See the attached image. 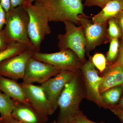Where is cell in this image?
Instances as JSON below:
<instances>
[{
	"instance_id": "obj_27",
	"label": "cell",
	"mask_w": 123,
	"mask_h": 123,
	"mask_svg": "<svg viewBox=\"0 0 123 123\" xmlns=\"http://www.w3.org/2000/svg\"><path fill=\"white\" fill-rule=\"evenodd\" d=\"M109 109L116 115L121 120L123 123V109L120 106H112L110 107Z\"/></svg>"
},
{
	"instance_id": "obj_15",
	"label": "cell",
	"mask_w": 123,
	"mask_h": 123,
	"mask_svg": "<svg viewBox=\"0 0 123 123\" xmlns=\"http://www.w3.org/2000/svg\"><path fill=\"white\" fill-rule=\"evenodd\" d=\"M0 90L14 100L30 104L26 98L21 84L17 81L0 75Z\"/></svg>"
},
{
	"instance_id": "obj_33",
	"label": "cell",
	"mask_w": 123,
	"mask_h": 123,
	"mask_svg": "<svg viewBox=\"0 0 123 123\" xmlns=\"http://www.w3.org/2000/svg\"><path fill=\"white\" fill-rule=\"evenodd\" d=\"M35 0H26V3L25 7H26L31 4H33V2Z\"/></svg>"
},
{
	"instance_id": "obj_4",
	"label": "cell",
	"mask_w": 123,
	"mask_h": 123,
	"mask_svg": "<svg viewBox=\"0 0 123 123\" xmlns=\"http://www.w3.org/2000/svg\"><path fill=\"white\" fill-rule=\"evenodd\" d=\"M65 33L57 36L58 46L60 50L70 49L75 52L82 64L86 62L85 58L86 40L83 27L81 25L76 26L68 21L64 22Z\"/></svg>"
},
{
	"instance_id": "obj_20",
	"label": "cell",
	"mask_w": 123,
	"mask_h": 123,
	"mask_svg": "<svg viewBox=\"0 0 123 123\" xmlns=\"http://www.w3.org/2000/svg\"><path fill=\"white\" fill-rule=\"evenodd\" d=\"M109 50L107 54V62L111 63L116 59L119 51L120 45L119 39L114 38L110 41Z\"/></svg>"
},
{
	"instance_id": "obj_16",
	"label": "cell",
	"mask_w": 123,
	"mask_h": 123,
	"mask_svg": "<svg viewBox=\"0 0 123 123\" xmlns=\"http://www.w3.org/2000/svg\"><path fill=\"white\" fill-rule=\"evenodd\" d=\"M123 10L122 0H112L108 3L99 12L93 17L92 22L98 24L107 23L109 19L115 18Z\"/></svg>"
},
{
	"instance_id": "obj_13",
	"label": "cell",
	"mask_w": 123,
	"mask_h": 123,
	"mask_svg": "<svg viewBox=\"0 0 123 123\" xmlns=\"http://www.w3.org/2000/svg\"><path fill=\"white\" fill-rule=\"evenodd\" d=\"M13 100L14 104L12 115L18 121L22 123H47L48 116L30 104Z\"/></svg>"
},
{
	"instance_id": "obj_21",
	"label": "cell",
	"mask_w": 123,
	"mask_h": 123,
	"mask_svg": "<svg viewBox=\"0 0 123 123\" xmlns=\"http://www.w3.org/2000/svg\"><path fill=\"white\" fill-rule=\"evenodd\" d=\"M108 25L107 35L110 42L112 39L121 37V31L114 18H111L108 20Z\"/></svg>"
},
{
	"instance_id": "obj_11",
	"label": "cell",
	"mask_w": 123,
	"mask_h": 123,
	"mask_svg": "<svg viewBox=\"0 0 123 123\" xmlns=\"http://www.w3.org/2000/svg\"><path fill=\"white\" fill-rule=\"evenodd\" d=\"M78 70L62 71L55 77L50 78L40 85L55 111L58 107V99L65 85Z\"/></svg>"
},
{
	"instance_id": "obj_1",
	"label": "cell",
	"mask_w": 123,
	"mask_h": 123,
	"mask_svg": "<svg viewBox=\"0 0 123 123\" xmlns=\"http://www.w3.org/2000/svg\"><path fill=\"white\" fill-rule=\"evenodd\" d=\"M86 91L80 69L65 85L58 99L60 112L58 122H75L83 114L80 104L86 98Z\"/></svg>"
},
{
	"instance_id": "obj_7",
	"label": "cell",
	"mask_w": 123,
	"mask_h": 123,
	"mask_svg": "<svg viewBox=\"0 0 123 123\" xmlns=\"http://www.w3.org/2000/svg\"><path fill=\"white\" fill-rule=\"evenodd\" d=\"M32 57L63 71L78 70L83 64L76 54L70 49L51 53L35 51Z\"/></svg>"
},
{
	"instance_id": "obj_3",
	"label": "cell",
	"mask_w": 123,
	"mask_h": 123,
	"mask_svg": "<svg viewBox=\"0 0 123 123\" xmlns=\"http://www.w3.org/2000/svg\"><path fill=\"white\" fill-rule=\"evenodd\" d=\"M29 14L25 6L11 7L6 12L5 29L9 44L18 42L34 49L29 37Z\"/></svg>"
},
{
	"instance_id": "obj_10",
	"label": "cell",
	"mask_w": 123,
	"mask_h": 123,
	"mask_svg": "<svg viewBox=\"0 0 123 123\" xmlns=\"http://www.w3.org/2000/svg\"><path fill=\"white\" fill-rule=\"evenodd\" d=\"M62 71L51 65L31 57L27 64L25 75L22 79L23 82L42 84Z\"/></svg>"
},
{
	"instance_id": "obj_8",
	"label": "cell",
	"mask_w": 123,
	"mask_h": 123,
	"mask_svg": "<svg viewBox=\"0 0 123 123\" xmlns=\"http://www.w3.org/2000/svg\"><path fill=\"white\" fill-rule=\"evenodd\" d=\"M80 69L82 74L86 91V99L93 102L99 107L107 108L103 102L99 88L103 77L99 76L91 60V57L82 64Z\"/></svg>"
},
{
	"instance_id": "obj_24",
	"label": "cell",
	"mask_w": 123,
	"mask_h": 123,
	"mask_svg": "<svg viewBox=\"0 0 123 123\" xmlns=\"http://www.w3.org/2000/svg\"><path fill=\"white\" fill-rule=\"evenodd\" d=\"M5 29L0 31V52L7 49L9 46Z\"/></svg>"
},
{
	"instance_id": "obj_12",
	"label": "cell",
	"mask_w": 123,
	"mask_h": 123,
	"mask_svg": "<svg viewBox=\"0 0 123 123\" xmlns=\"http://www.w3.org/2000/svg\"><path fill=\"white\" fill-rule=\"evenodd\" d=\"M21 84L26 98L31 105L45 115L53 114L55 111L46 93L40 86L23 82Z\"/></svg>"
},
{
	"instance_id": "obj_28",
	"label": "cell",
	"mask_w": 123,
	"mask_h": 123,
	"mask_svg": "<svg viewBox=\"0 0 123 123\" xmlns=\"http://www.w3.org/2000/svg\"><path fill=\"white\" fill-rule=\"evenodd\" d=\"M6 20V12L0 4V31L2 30L3 26L5 24Z\"/></svg>"
},
{
	"instance_id": "obj_29",
	"label": "cell",
	"mask_w": 123,
	"mask_h": 123,
	"mask_svg": "<svg viewBox=\"0 0 123 123\" xmlns=\"http://www.w3.org/2000/svg\"><path fill=\"white\" fill-rule=\"evenodd\" d=\"M26 0H11V7L14 8L18 6H25Z\"/></svg>"
},
{
	"instance_id": "obj_17",
	"label": "cell",
	"mask_w": 123,
	"mask_h": 123,
	"mask_svg": "<svg viewBox=\"0 0 123 123\" xmlns=\"http://www.w3.org/2000/svg\"><path fill=\"white\" fill-rule=\"evenodd\" d=\"M123 91V85H119L107 90L101 93L102 100L107 108L118 102Z\"/></svg>"
},
{
	"instance_id": "obj_2",
	"label": "cell",
	"mask_w": 123,
	"mask_h": 123,
	"mask_svg": "<svg viewBox=\"0 0 123 123\" xmlns=\"http://www.w3.org/2000/svg\"><path fill=\"white\" fill-rule=\"evenodd\" d=\"M82 0H35L34 5L46 15L49 21H68L80 25L79 15H84Z\"/></svg>"
},
{
	"instance_id": "obj_22",
	"label": "cell",
	"mask_w": 123,
	"mask_h": 123,
	"mask_svg": "<svg viewBox=\"0 0 123 123\" xmlns=\"http://www.w3.org/2000/svg\"><path fill=\"white\" fill-rule=\"evenodd\" d=\"M91 60L95 67L98 69L101 73L105 70L107 62L106 59L103 54L101 53H95L91 57Z\"/></svg>"
},
{
	"instance_id": "obj_9",
	"label": "cell",
	"mask_w": 123,
	"mask_h": 123,
	"mask_svg": "<svg viewBox=\"0 0 123 123\" xmlns=\"http://www.w3.org/2000/svg\"><path fill=\"white\" fill-rule=\"evenodd\" d=\"M35 51L34 49L28 48L22 53L1 62L0 75L16 81L23 79L27 62Z\"/></svg>"
},
{
	"instance_id": "obj_23",
	"label": "cell",
	"mask_w": 123,
	"mask_h": 123,
	"mask_svg": "<svg viewBox=\"0 0 123 123\" xmlns=\"http://www.w3.org/2000/svg\"><path fill=\"white\" fill-rule=\"evenodd\" d=\"M111 0H85L84 6L88 7L97 6L102 9Z\"/></svg>"
},
{
	"instance_id": "obj_34",
	"label": "cell",
	"mask_w": 123,
	"mask_h": 123,
	"mask_svg": "<svg viewBox=\"0 0 123 123\" xmlns=\"http://www.w3.org/2000/svg\"><path fill=\"white\" fill-rule=\"evenodd\" d=\"M50 123H76L75 122H69V121H65V122H58V121H54V122Z\"/></svg>"
},
{
	"instance_id": "obj_14",
	"label": "cell",
	"mask_w": 123,
	"mask_h": 123,
	"mask_svg": "<svg viewBox=\"0 0 123 123\" xmlns=\"http://www.w3.org/2000/svg\"><path fill=\"white\" fill-rule=\"evenodd\" d=\"M99 88L100 94L108 89L123 84V66L116 62L106 69Z\"/></svg>"
},
{
	"instance_id": "obj_30",
	"label": "cell",
	"mask_w": 123,
	"mask_h": 123,
	"mask_svg": "<svg viewBox=\"0 0 123 123\" xmlns=\"http://www.w3.org/2000/svg\"><path fill=\"white\" fill-rule=\"evenodd\" d=\"M0 4L6 12H8L11 8V0H0Z\"/></svg>"
},
{
	"instance_id": "obj_31",
	"label": "cell",
	"mask_w": 123,
	"mask_h": 123,
	"mask_svg": "<svg viewBox=\"0 0 123 123\" xmlns=\"http://www.w3.org/2000/svg\"><path fill=\"white\" fill-rule=\"evenodd\" d=\"M75 122L76 123H98L90 120L83 114L78 118Z\"/></svg>"
},
{
	"instance_id": "obj_18",
	"label": "cell",
	"mask_w": 123,
	"mask_h": 123,
	"mask_svg": "<svg viewBox=\"0 0 123 123\" xmlns=\"http://www.w3.org/2000/svg\"><path fill=\"white\" fill-rule=\"evenodd\" d=\"M27 48L26 46L18 42L10 43L7 49L0 52V63L8 58L22 53Z\"/></svg>"
},
{
	"instance_id": "obj_26",
	"label": "cell",
	"mask_w": 123,
	"mask_h": 123,
	"mask_svg": "<svg viewBox=\"0 0 123 123\" xmlns=\"http://www.w3.org/2000/svg\"><path fill=\"white\" fill-rule=\"evenodd\" d=\"M114 18L121 31L122 35L121 38L122 39H123V10Z\"/></svg>"
},
{
	"instance_id": "obj_5",
	"label": "cell",
	"mask_w": 123,
	"mask_h": 123,
	"mask_svg": "<svg viewBox=\"0 0 123 123\" xmlns=\"http://www.w3.org/2000/svg\"><path fill=\"white\" fill-rule=\"evenodd\" d=\"M29 16L28 34L36 51L40 52L46 36L51 31L48 18L39 9L32 4L26 7Z\"/></svg>"
},
{
	"instance_id": "obj_36",
	"label": "cell",
	"mask_w": 123,
	"mask_h": 123,
	"mask_svg": "<svg viewBox=\"0 0 123 123\" xmlns=\"http://www.w3.org/2000/svg\"><path fill=\"white\" fill-rule=\"evenodd\" d=\"M122 1H123V0H122Z\"/></svg>"
},
{
	"instance_id": "obj_6",
	"label": "cell",
	"mask_w": 123,
	"mask_h": 123,
	"mask_svg": "<svg viewBox=\"0 0 123 123\" xmlns=\"http://www.w3.org/2000/svg\"><path fill=\"white\" fill-rule=\"evenodd\" d=\"M79 18L80 25L83 27L85 36L86 54L89 57L90 52L96 47L110 42L107 35L108 23H94L85 14L79 15Z\"/></svg>"
},
{
	"instance_id": "obj_25",
	"label": "cell",
	"mask_w": 123,
	"mask_h": 123,
	"mask_svg": "<svg viewBox=\"0 0 123 123\" xmlns=\"http://www.w3.org/2000/svg\"><path fill=\"white\" fill-rule=\"evenodd\" d=\"M0 123H22L15 119L12 114L5 116H1Z\"/></svg>"
},
{
	"instance_id": "obj_19",
	"label": "cell",
	"mask_w": 123,
	"mask_h": 123,
	"mask_svg": "<svg viewBox=\"0 0 123 123\" xmlns=\"http://www.w3.org/2000/svg\"><path fill=\"white\" fill-rule=\"evenodd\" d=\"M13 99L0 90V114L1 116L12 114L14 106Z\"/></svg>"
},
{
	"instance_id": "obj_32",
	"label": "cell",
	"mask_w": 123,
	"mask_h": 123,
	"mask_svg": "<svg viewBox=\"0 0 123 123\" xmlns=\"http://www.w3.org/2000/svg\"><path fill=\"white\" fill-rule=\"evenodd\" d=\"M119 54L117 62L123 66V39H122L121 47H120Z\"/></svg>"
},
{
	"instance_id": "obj_37",
	"label": "cell",
	"mask_w": 123,
	"mask_h": 123,
	"mask_svg": "<svg viewBox=\"0 0 123 123\" xmlns=\"http://www.w3.org/2000/svg\"></svg>"
},
{
	"instance_id": "obj_35",
	"label": "cell",
	"mask_w": 123,
	"mask_h": 123,
	"mask_svg": "<svg viewBox=\"0 0 123 123\" xmlns=\"http://www.w3.org/2000/svg\"><path fill=\"white\" fill-rule=\"evenodd\" d=\"M120 107L123 109V97L122 98V99H121V101H120Z\"/></svg>"
}]
</instances>
